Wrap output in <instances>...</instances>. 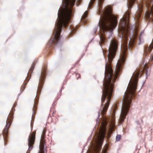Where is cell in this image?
<instances>
[{"instance_id":"cell-19","label":"cell","mask_w":153,"mask_h":153,"mask_svg":"<svg viewBox=\"0 0 153 153\" xmlns=\"http://www.w3.org/2000/svg\"><path fill=\"white\" fill-rule=\"evenodd\" d=\"M110 141L107 142V143L106 144L102 150V153H106L109 150L110 147Z\"/></svg>"},{"instance_id":"cell-12","label":"cell","mask_w":153,"mask_h":153,"mask_svg":"<svg viewBox=\"0 0 153 153\" xmlns=\"http://www.w3.org/2000/svg\"><path fill=\"white\" fill-rule=\"evenodd\" d=\"M37 131V130H35L30 134L28 142V146L30 148H33L34 145Z\"/></svg>"},{"instance_id":"cell-16","label":"cell","mask_w":153,"mask_h":153,"mask_svg":"<svg viewBox=\"0 0 153 153\" xmlns=\"http://www.w3.org/2000/svg\"><path fill=\"white\" fill-rule=\"evenodd\" d=\"M149 68L148 62L146 63L144 66L142 67L141 71L140 78H141L145 75L147 70Z\"/></svg>"},{"instance_id":"cell-8","label":"cell","mask_w":153,"mask_h":153,"mask_svg":"<svg viewBox=\"0 0 153 153\" xmlns=\"http://www.w3.org/2000/svg\"><path fill=\"white\" fill-rule=\"evenodd\" d=\"M38 59H36L33 62L32 66L30 69L29 72L26 79H25L23 84L21 86V94L24 91L26 86L29 83V81L32 77L33 71L35 67L36 64Z\"/></svg>"},{"instance_id":"cell-2","label":"cell","mask_w":153,"mask_h":153,"mask_svg":"<svg viewBox=\"0 0 153 153\" xmlns=\"http://www.w3.org/2000/svg\"><path fill=\"white\" fill-rule=\"evenodd\" d=\"M110 117L106 115L102 116L99 121L95 134L87 152L99 153L101 152L106 134L107 126Z\"/></svg>"},{"instance_id":"cell-22","label":"cell","mask_w":153,"mask_h":153,"mask_svg":"<svg viewBox=\"0 0 153 153\" xmlns=\"http://www.w3.org/2000/svg\"><path fill=\"white\" fill-rule=\"evenodd\" d=\"M152 1V0H145V4L147 9L151 8Z\"/></svg>"},{"instance_id":"cell-5","label":"cell","mask_w":153,"mask_h":153,"mask_svg":"<svg viewBox=\"0 0 153 153\" xmlns=\"http://www.w3.org/2000/svg\"><path fill=\"white\" fill-rule=\"evenodd\" d=\"M119 46L118 40L117 38L115 36L112 39L110 43L109 48V53L108 57V62L112 63L116 55Z\"/></svg>"},{"instance_id":"cell-15","label":"cell","mask_w":153,"mask_h":153,"mask_svg":"<svg viewBox=\"0 0 153 153\" xmlns=\"http://www.w3.org/2000/svg\"><path fill=\"white\" fill-rule=\"evenodd\" d=\"M149 47L148 44H146L143 48V54L142 59V62L143 63L145 61L147 57V54L148 50Z\"/></svg>"},{"instance_id":"cell-4","label":"cell","mask_w":153,"mask_h":153,"mask_svg":"<svg viewBox=\"0 0 153 153\" xmlns=\"http://www.w3.org/2000/svg\"><path fill=\"white\" fill-rule=\"evenodd\" d=\"M121 97L119 98L114 104L112 107V111L109 121V126L106 137V141L108 142L110 141L113 134L116 129L115 125V114L118 108L119 104L121 99Z\"/></svg>"},{"instance_id":"cell-20","label":"cell","mask_w":153,"mask_h":153,"mask_svg":"<svg viewBox=\"0 0 153 153\" xmlns=\"http://www.w3.org/2000/svg\"><path fill=\"white\" fill-rule=\"evenodd\" d=\"M137 0H128V6L129 9H131L135 4Z\"/></svg>"},{"instance_id":"cell-23","label":"cell","mask_w":153,"mask_h":153,"mask_svg":"<svg viewBox=\"0 0 153 153\" xmlns=\"http://www.w3.org/2000/svg\"><path fill=\"white\" fill-rule=\"evenodd\" d=\"M108 51L107 49L106 48H104L103 49V53L105 58L106 59L108 57L107 55Z\"/></svg>"},{"instance_id":"cell-21","label":"cell","mask_w":153,"mask_h":153,"mask_svg":"<svg viewBox=\"0 0 153 153\" xmlns=\"http://www.w3.org/2000/svg\"><path fill=\"white\" fill-rule=\"evenodd\" d=\"M153 50V38L152 40V41L150 45L149 46L148 54H147V57H149Z\"/></svg>"},{"instance_id":"cell-1","label":"cell","mask_w":153,"mask_h":153,"mask_svg":"<svg viewBox=\"0 0 153 153\" xmlns=\"http://www.w3.org/2000/svg\"><path fill=\"white\" fill-rule=\"evenodd\" d=\"M130 25V22H127L125 23L124 30L122 35L120 58L117 63L113 79V82L114 83L118 80L121 75L128 58Z\"/></svg>"},{"instance_id":"cell-6","label":"cell","mask_w":153,"mask_h":153,"mask_svg":"<svg viewBox=\"0 0 153 153\" xmlns=\"http://www.w3.org/2000/svg\"><path fill=\"white\" fill-rule=\"evenodd\" d=\"M113 75H105L103 88V94L102 100V106H103L106 99L110 86L112 83V81L113 80Z\"/></svg>"},{"instance_id":"cell-7","label":"cell","mask_w":153,"mask_h":153,"mask_svg":"<svg viewBox=\"0 0 153 153\" xmlns=\"http://www.w3.org/2000/svg\"><path fill=\"white\" fill-rule=\"evenodd\" d=\"M47 65L46 63L43 64L41 70L39 83L37 92L36 97H40L47 74Z\"/></svg>"},{"instance_id":"cell-13","label":"cell","mask_w":153,"mask_h":153,"mask_svg":"<svg viewBox=\"0 0 153 153\" xmlns=\"http://www.w3.org/2000/svg\"><path fill=\"white\" fill-rule=\"evenodd\" d=\"M114 89V83L113 82L110 85L108 93L106 97L107 101L111 102L113 96Z\"/></svg>"},{"instance_id":"cell-10","label":"cell","mask_w":153,"mask_h":153,"mask_svg":"<svg viewBox=\"0 0 153 153\" xmlns=\"http://www.w3.org/2000/svg\"><path fill=\"white\" fill-rule=\"evenodd\" d=\"M47 130V128L45 127L43 130L40 140L39 146L40 153L44 152V147L46 141L45 139Z\"/></svg>"},{"instance_id":"cell-14","label":"cell","mask_w":153,"mask_h":153,"mask_svg":"<svg viewBox=\"0 0 153 153\" xmlns=\"http://www.w3.org/2000/svg\"><path fill=\"white\" fill-rule=\"evenodd\" d=\"M99 35L100 37V44L101 46H103L107 42V38L106 34L104 33H103L102 31L100 32Z\"/></svg>"},{"instance_id":"cell-24","label":"cell","mask_w":153,"mask_h":153,"mask_svg":"<svg viewBox=\"0 0 153 153\" xmlns=\"http://www.w3.org/2000/svg\"><path fill=\"white\" fill-rule=\"evenodd\" d=\"M150 11H151V14L152 17V22L153 23V4L152 6L151 7Z\"/></svg>"},{"instance_id":"cell-11","label":"cell","mask_w":153,"mask_h":153,"mask_svg":"<svg viewBox=\"0 0 153 153\" xmlns=\"http://www.w3.org/2000/svg\"><path fill=\"white\" fill-rule=\"evenodd\" d=\"M10 128L5 126L2 131L4 145L6 146L9 142V136H10Z\"/></svg>"},{"instance_id":"cell-3","label":"cell","mask_w":153,"mask_h":153,"mask_svg":"<svg viewBox=\"0 0 153 153\" xmlns=\"http://www.w3.org/2000/svg\"><path fill=\"white\" fill-rule=\"evenodd\" d=\"M138 6V10L134 17L135 25L133 35L129 43V49L132 52L135 49L138 43L141 24L144 12V0H141Z\"/></svg>"},{"instance_id":"cell-9","label":"cell","mask_w":153,"mask_h":153,"mask_svg":"<svg viewBox=\"0 0 153 153\" xmlns=\"http://www.w3.org/2000/svg\"><path fill=\"white\" fill-rule=\"evenodd\" d=\"M17 103V99L14 102L10 114L8 116L6 126L10 128L14 118V115Z\"/></svg>"},{"instance_id":"cell-17","label":"cell","mask_w":153,"mask_h":153,"mask_svg":"<svg viewBox=\"0 0 153 153\" xmlns=\"http://www.w3.org/2000/svg\"><path fill=\"white\" fill-rule=\"evenodd\" d=\"M151 8H148L145 16V20L146 23H148L150 20L151 15Z\"/></svg>"},{"instance_id":"cell-18","label":"cell","mask_w":153,"mask_h":153,"mask_svg":"<svg viewBox=\"0 0 153 153\" xmlns=\"http://www.w3.org/2000/svg\"><path fill=\"white\" fill-rule=\"evenodd\" d=\"M79 27V26H78L76 27L67 36L66 39H68L72 37L76 33Z\"/></svg>"}]
</instances>
